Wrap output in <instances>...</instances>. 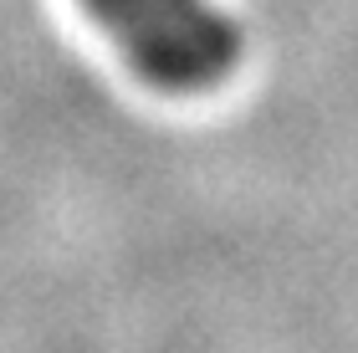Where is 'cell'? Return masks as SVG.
Instances as JSON below:
<instances>
[{
  "instance_id": "cell-1",
  "label": "cell",
  "mask_w": 358,
  "mask_h": 353,
  "mask_svg": "<svg viewBox=\"0 0 358 353\" xmlns=\"http://www.w3.org/2000/svg\"><path fill=\"white\" fill-rule=\"evenodd\" d=\"M138 77L194 92L220 82L241 57V21L220 0H87Z\"/></svg>"
}]
</instances>
